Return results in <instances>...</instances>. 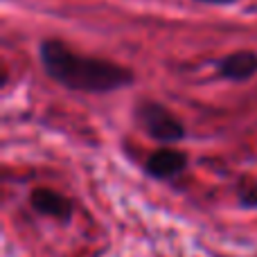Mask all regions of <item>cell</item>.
Returning a JSON list of instances; mask_svg holds the SVG:
<instances>
[{"label":"cell","instance_id":"cell-5","mask_svg":"<svg viewBox=\"0 0 257 257\" xmlns=\"http://www.w3.org/2000/svg\"><path fill=\"white\" fill-rule=\"evenodd\" d=\"M217 75L228 81H248L257 75V52L253 50H237L226 57H221L217 63Z\"/></svg>","mask_w":257,"mask_h":257},{"label":"cell","instance_id":"cell-3","mask_svg":"<svg viewBox=\"0 0 257 257\" xmlns=\"http://www.w3.org/2000/svg\"><path fill=\"white\" fill-rule=\"evenodd\" d=\"M187 165H190L187 151L163 145L160 149L151 151V154L147 156L142 169H145V174L149 178H154V181H174V178H178L185 172Z\"/></svg>","mask_w":257,"mask_h":257},{"label":"cell","instance_id":"cell-6","mask_svg":"<svg viewBox=\"0 0 257 257\" xmlns=\"http://www.w3.org/2000/svg\"><path fill=\"white\" fill-rule=\"evenodd\" d=\"M237 203L241 208L257 210V181H248V183H241L239 190H237Z\"/></svg>","mask_w":257,"mask_h":257},{"label":"cell","instance_id":"cell-4","mask_svg":"<svg viewBox=\"0 0 257 257\" xmlns=\"http://www.w3.org/2000/svg\"><path fill=\"white\" fill-rule=\"evenodd\" d=\"M30 205L36 214L50 217L54 221L68 223L72 219V201L66 194L50 187H34L30 192Z\"/></svg>","mask_w":257,"mask_h":257},{"label":"cell","instance_id":"cell-7","mask_svg":"<svg viewBox=\"0 0 257 257\" xmlns=\"http://www.w3.org/2000/svg\"><path fill=\"white\" fill-rule=\"evenodd\" d=\"M201 3H212V5H228V3H235V0H201Z\"/></svg>","mask_w":257,"mask_h":257},{"label":"cell","instance_id":"cell-1","mask_svg":"<svg viewBox=\"0 0 257 257\" xmlns=\"http://www.w3.org/2000/svg\"><path fill=\"white\" fill-rule=\"evenodd\" d=\"M39 59L50 79L75 93H115L136 81L131 68L108 59L84 57L57 39H45L39 45Z\"/></svg>","mask_w":257,"mask_h":257},{"label":"cell","instance_id":"cell-2","mask_svg":"<svg viewBox=\"0 0 257 257\" xmlns=\"http://www.w3.org/2000/svg\"><path fill=\"white\" fill-rule=\"evenodd\" d=\"M136 124L160 145H174L185 138V124L165 104L154 99H140L133 108Z\"/></svg>","mask_w":257,"mask_h":257}]
</instances>
